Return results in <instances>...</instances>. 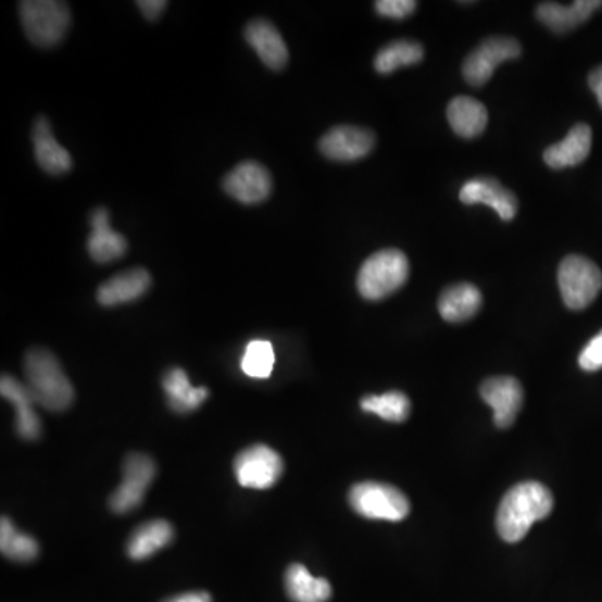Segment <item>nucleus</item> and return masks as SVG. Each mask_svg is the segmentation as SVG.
<instances>
[{"mask_svg": "<svg viewBox=\"0 0 602 602\" xmlns=\"http://www.w3.org/2000/svg\"><path fill=\"white\" fill-rule=\"evenodd\" d=\"M88 251L96 263L114 262L127 251L126 238L111 228L110 213L105 208H96L91 213Z\"/></svg>", "mask_w": 602, "mask_h": 602, "instance_id": "18", "label": "nucleus"}, {"mask_svg": "<svg viewBox=\"0 0 602 602\" xmlns=\"http://www.w3.org/2000/svg\"><path fill=\"white\" fill-rule=\"evenodd\" d=\"M223 189L240 203H262L272 195V176L263 164L244 161L225 176Z\"/></svg>", "mask_w": 602, "mask_h": 602, "instance_id": "10", "label": "nucleus"}, {"mask_svg": "<svg viewBox=\"0 0 602 602\" xmlns=\"http://www.w3.org/2000/svg\"><path fill=\"white\" fill-rule=\"evenodd\" d=\"M163 389L171 409L178 414L197 411L198 406L210 397V390L206 387H192L183 368H171L166 372Z\"/></svg>", "mask_w": 602, "mask_h": 602, "instance_id": "22", "label": "nucleus"}, {"mask_svg": "<svg viewBox=\"0 0 602 602\" xmlns=\"http://www.w3.org/2000/svg\"><path fill=\"white\" fill-rule=\"evenodd\" d=\"M164 602H211V595L208 592H186V594L175 595Z\"/></svg>", "mask_w": 602, "mask_h": 602, "instance_id": "34", "label": "nucleus"}, {"mask_svg": "<svg viewBox=\"0 0 602 602\" xmlns=\"http://www.w3.org/2000/svg\"><path fill=\"white\" fill-rule=\"evenodd\" d=\"M285 588L293 602H327L331 586L324 577H313L301 564H291L285 574Z\"/></svg>", "mask_w": 602, "mask_h": 602, "instance_id": "25", "label": "nucleus"}, {"mask_svg": "<svg viewBox=\"0 0 602 602\" xmlns=\"http://www.w3.org/2000/svg\"><path fill=\"white\" fill-rule=\"evenodd\" d=\"M557 281L567 309L582 310L598 298L602 272L589 258L570 254L559 266Z\"/></svg>", "mask_w": 602, "mask_h": 602, "instance_id": "6", "label": "nucleus"}, {"mask_svg": "<svg viewBox=\"0 0 602 602\" xmlns=\"http://www.w3.org/2000/svg\"><path fill=\"white\" fill-rule=\"evenodd\" d=\"M151 287V275L145 268H133L113 276L99 287L98 301L102 306H117L141 298Z\"/></svg>", "mask_w": 602, "mask_h": 602, "instance_id": "20", "label": "nucleus"}, {"mask_svg": "<svg viewBox=\"0 0 602 602\" xmlns=\"http://www.w3.org/2000/svg\"><path fill=\"white\" fill-rule=\"evenodd\" d=\"M34 154L37 163L49 175H64L73 170V158L66 148L59 145L51 131L48 117L39 116L33 129Z\"/></svg>", "mask_w": 602, "mask_h": 602, "instance_id": "16", "label": "nucleus"}, {"mask_svg": "<svg viewBox=\"0 0 602 602\" xmlns=\"http://www.w3.org/2000/svg\"><path fill=\"white\" fill-rule=\"evenodd\" d=\"M592 131L588 124L570 127L563 141L549 146L544 151V161L552 170L577 166L585 163L591 153Z\"/></svg>", "mask_w": 602, "mask_h": 602, "instance_id": "19", "label": "nucleus"}, {"mask_svg": "<svg viewBox=\"0 0 602 602\" xmlns=\"http://www.w3.org/2000/svg\"><path fill=\"white\" fill-rule=\"evenodd\" d=\"M601 8V0H577L570 5L542 2L537 5L536 15L552 33L566 34L585 24Z\"/></svg>", "mask_w": 602, "mask_h": 602, "instance_id": "17", "label": "nucleus"}, {"mask_svg": "<svg viewBox=\"0 0 602 602\" xmlns=\"http://www.w3.org/2000/svg\"><path fill=\"white\" fill-rule=\"evenodd\" d=\"M447 120L455 135L465 139H474L482 135L487 127V121H489V114L482 102L459 96L450 101L449 108H447Z\"/></svg>", "mask_w": 602, "mask_h": 602, "instance_id": "21", "label": "nucleus"}, {"mask_svg": "<svg viewBox=\"0 0 602 602\" xmlns=\"http://www.w3.org/2000/svg\"><path fill=\"white\" fill-rule=\"evenodd\" d=\"M0 551L11 561L30 563L39 554V544L34 537L15 529L9 517H2L0 521Z\"/></svg>", "mask_w": 602, "mask_h": 602, "instance_id": "27", "label": "nucleus"}, {"mask_svg": "<svg viewBox=\"0 0 602 602\" xmlns=\"http://www.w3.org/2000/svg\"><path fill=\"white\" fill-rule=\"evenodd\" d=\"M554 507L551 490L541 482H523L512 487L498 511V532L505 542L523 541L537 521L548 517Z\"/></svg>", "mask_w": 602, "mask_h": 602, "instance_id": "1", "label": "nucleus"}, {"mask_svg": "<svg viewBox=\"0 0 602 602\" xmlns=\"http://www.w3.org/2000/svg\"><path fill=\"white\" fill-rule=\"evenodd\" d=\"M417 9L415 0H378L375 2V11L381 17L393 18V21H402L414 14Z\"/></svg>", "mask_w": 602, "mask_h": 602, "instance_id": "30", "label": "nucleus"}, {"mask_svg": "<svg viewBox=\"0 0 602 602\" xmlns=\"http://www.w3.org/2000/svg\"><path fill=\"white\" fill-rule=\"evenodd\" d=\"M589 88L594 92L599 105L602 108V66L595 67V70L589 74Z\"/></svg>", "mask_w": 602, "mask_h": 602, "instance_id": "33", "label": "nucleus"}, {"mask_svg": "<svg viewBox=\"0 0 602 602\" xmlns=\"http://www.w3.org/2000/svg\"><path fill=\"white\" fill-rule=\"evenodd\" d=\"M411 275L409 258L396 248L377 251L365 260L356 278V288L365 300L390 297L406 284Z\"/></svg>", "mask_w": 602, "mask_h": 602, "instance_id": "3", "label": "nucleus"}, {"mask_svg": "<svg viewBox=\"0 0 602 602\" xmlns=\"http://www.w3.org/2000/svg\"><path fill=\"white\" fill-rule=\"evenodd\" d=\"M363 412L368 414L378 415L384 421L405 422L411 415V400L405 393L402 392H389L384 396H367L363 397L360 402Z\"/></svg>", "mask_w": 602, "mask_h": 602, "instance_id": "28", "label": "nucleus"}, {"mask_svg": "<svg viewBox=\"0 0 602 602\" xmlns=\"http://www.w3.org/2000/svg\"><path fill=\"white\" fill-rule=\"evenodd\" d=\"M24 374L37 405L49 412H64L73 405L76 392L54 353L46 349L29 350L24 359Z\"/></svg>", "mask_w": 602, "mask_h": 602, "instance_id": "2", "label": "nucleus"}, {"mask_svg": "<svg viewBox=\"0 0 602 602\" xmlns=\"http://www.w3.org/2000/svg\"><path fill=\"white\" fill-rule=\"evenodd\" d=\"M175 529L167 521L156 519L142 524L127 541V555L133 561H145L171 544Z\"/></svg>", "mask_w": 602, "mask_h": 602, "instance_id": "24", "label": "nucleus"}, {"mask_svg": "<svg viewBox=\"0 0 602 602\" xmlns=\"http://www.w3.org/2000/svg\"><path fill=\"white\" fill-rule=\"evenodd\" d=\"M480 397L492 406L493 422L499 428H507L519 415L524 402L523 385L512 377H493L484 381Z\"/></svg>", "mask_w": 602, "mask_h": 602, "instance_id": "12", "label": "nucleus"}, {"mask_svg": "<svg viewBox=\"0 0 602 602\" xmlns=\"http://www.w3.org/2000/svg\"><path fill=\"white\" fill-rule=\"evenodd\" d=\"M350 505L365 519L399 523L411 512V502L397 487L381 482H360L352 487Z\"/></svg>", "mask_w": 602, "mask_h": 602, "instance_id": "5", "label": "nucleus"}, {"mask_svg": "<svg viewBox=\"0 0 602 602\" xmlns=\"http://www.w3.org/2000/svg\"><path fill=\"white\" fill-rule=\"evenodd\" d=\"M275 362L276 355L272 341L256 338V340H251L244 349L243 356H241V371L250 378L263 380L272 375Z\"/></svg>", "mask_w": 602, "mask_h": 602, "instance_id": "29", "label": "nucleus"}, {"mask_svg": "<svg viewBox=\"0 0 602 602\" xmlns=\"http://www.w3.org/2000/svg\"><path fill=\"white\" fill-rule=\"evenodd\" d=\"M244 39L269 70L281 71L287 66L290 59L287 42L266 18L251 21L244 29Z\"/></svg>", "mask_w": 602, "mask_h": 602, "instance_id": "14", "label": "nucleus"}, {"mask_svg": "<svg viewBox=\"0 0 602 602\" xmlns=\"http://www.w3.org/2000/svg\"><path fill=\"white\" fill-rule=\"evenodd\" d=\"M233 471L241 487L266 490L275 486L284 474V459L272 447L258 443L236 455Z\"/></svg>", "mask_w": 602, "mask_h": 602, "instance_id": "7", "label": "nucleus"}, {"mask_svg": "<svg viewBox=\"0 0 602 602\" xmlns=\"http://www.w3.org/2000/svg\"><path fill=\"white\" fill-rule=\"evenodd\" d=\"M424 46L415 40H393L384 46L375 58V70L378 74H392L400 67L414 66L424 59Z\"/></svg>", "mask_w": 602, "mask_h": 602, "instance_id": "26", "label": "nucleus"}, {"mask_svg": "<svg viewBox=\"0 0 602 602\" xmlns=\"http://www.w3.org/2000/svg\"><path fill=\"white\" fill-rule=\"evenodd\" d=\"M156 477V464L145 454H129L123 465V482L110 499L111 511L127 514L141 505L149 486Z\"/></svg>", "mask_w": 602, "mask_h": 602, "instance_id": "8", "label": "nucleus"}, {"mask_svg": "<svg viewBox=\"0 0 602 602\" xmlns=\"http://www.w3.org/2000/svg\"><path fill=\"white\" fill-rule=\"evenodd\" d=\"M521 52L519 42L512 37H489L467 55L462 73L471 86L480 88L493 76L496 67L519 58Z\"/></svg>", "mask_w": 602, "mask_h": 602, "instance_id": "9", "label": "nucleus"}, {"mask_svg": "<svg viewBox=\"0 0 602 602\" xmlns=\"http://www.w3.org/2000/svg\"><path fill=\"white\" fill-rule=\"evenodd\" d=\"M375 146L374 133L359 126H335L319 139L318 148L331 161H356L368 156Z\"/></svg>", "mask_w": 602, "mask_h": 602, "instance_id": "11", "label": "nucleus"}, {"mask_svg": "<svg viewBox=\"0 0 602 602\" xmlns=\"http://www.w3.org/2000/svg\"><path fill=\"white\" fill-rule=\"evenodd\" d=\"M482 306L479 288L471 284H459L447 288L439 300V312L450 324L472 318Z\"/></svg>", "mask_w": 602, "mask_h": 602, "instance_id": "23", "label": "nucleus"}, {"mask_svg": "<svg viewBox=\"0 0 602 602\" xmlns=\"http://www.w3.org/2000/svg\"><path fill=\"white\" fill-rule=\"evenodd\" d=\"M461 201L464 204H487L501 216L504 222L515 218L519 210V201L514 192L509 191L498 179L476 178L465 183L461 189Z\"/></svg>", "mask_w": 602, "mask_h": 602, "instance_id": "13", "label": "nucleus"}, {"mask_svg": "<svg viewBox=\"0 0 602 602\" xmlns=\"http://www.w3.org/2000/svg\"><path fill=\"white\" fill-rule=\"evenodd\" d=\"M18 14L27 39L37 48H55L70 30L71 11L66 2L24 0L18 4Z\"/></svg>", "mask_w": 602, "mask_h": 602, "instance_id": "4", "label": "nucleus"}, {"mask_svg": "<svg viewBox=\"0 0 602 602\" xmlns=\"http://www.w3.org/2000/svg\"><path fill=\"white\" fill-rule=\"evenodd\" d=\"M579 365L582 371L595 372L602 368V331L595 335L580 352Z\"/></svg>", "mask_w": 602, "mask_h": 602, "instance_id": "31", "label": "nucleus"}, {"mask_svg": "<svg viewBox=\"0 0 602 602\" xmlns=\"http://www.w3.org/2000/svg\"><path fill=\"white\" fill-rule=\"evenodd\" d=\"M0 393L14 405L17 436L24 440L39 439L42 434V425H40L39 415L34 411L36 402H34L27 385L11 375H2Z\"/></svg>", "mask_w": 602, "mask_h": 602, "instance_id": "15", "label": "nucleus"}, {"mask_svg": "<svg viewBox=\"0 0 602 602\" xmlns=\"http://www.w3.org/2000/svg\"><path fill=\"white\" fill-rule=\"evenodd\" d=\"M138 8L148 21H158L164 9L167 8V2H164V0H141V2H138Z\"/></svg>", "mask_w": 602, "mask_h": 602, "instance_id": "32", "label": "nucleus"}]
</instances>
